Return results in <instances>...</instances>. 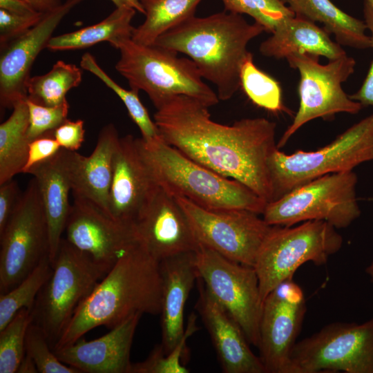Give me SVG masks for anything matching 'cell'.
I'll use <instances>...</instances> for the list:
<instances>
[{
    "mask_svg": "<svg viewBox=\"0 0 373 373\" xmlns=\"http://www.w3.org/2000/svg\"><path fill=\"white\" fill-rule=\"evenodd\" d=\"M111 46L119 50L116 70L124 77L131 89L144 91L158 109L171 98L185 95L208 107L220 99L203 80L195 64L178 52L155 45L137 44L124 38Z\"/></svg>",
    "mask_w": 373,
    "mask_h": 373,
    "instance_id": "5b68a950",
    "label": "cell"
},
{
    "mask_svg": "<svg viewBox=\"0 0 373 373\" xmlns=\"http://www.w3.org/2000/svg\"><path fill=\"white\" fill-rule=\"evenodd\" d=\"M52 265L49 256L18 285L4 294H0V330L22 309L32 310L41 289L50 276Z\"/></svg>",
    "mask_w": 373,
    "mask_h": 373,
    "instance_id": "4dcf8cb0",
    "label": "cell"
},
{
    "mask_svg": "<svg viewBox=\"0 0 373 373\" xmlns=\"http://www.w3.org/2000/svg\"><path fill=\"white\" fill-rule=\"evenodd\" d=\"M141 245L159 262L195 251L199 243L175 198L159 185L133 222Z\"/></svg>",
    "mask_w": 373,
    "mask_h": 373,
    "instance_id": "ac0fdd59",
    "label": "cell"
},
{
    "mask_svg": "<svg viewBox=\"0 0 373 373\" xmlns=\"http://www.w3.org/2000/svg\"><path fill=\"white\" fill-rule=\"evenodd\" d=\"M209 108L188 96L171 98L153 116L161 138L188 157L242 183L271 202L267 161L278 148L276 124L254 117L222 124L211 119Z\"/></svg>",
    "mask_w": 373,
    "mask_h": 373,
    "instance_id": "6da1fadb",
    "label": "cell"
},
{
    "mask_svg": "<svg viewBox=\"0 0 373 373\" xmlns=\"http://www.w3.org/2000/svg\"><path fill=\"white\" fill-rule=\"evenodd\" d=\"M198 329L196 316L191 313L182 337L172 350L166 354L161 344L156 345L144 361L132 363L129 373L189 372V370L182 363L181 360L186 351L188 338Z\"/></svg>",
    "mask_w": 373,
    "mask_h": 373,
    "instance_id": "e575fe53",
    "label": "cell"
},
{
    "mask_svg": "<svg viewBox=\"0 0 373 373\" xmlns=\"http://www.w3.org/2000/svg\"><path fill=\"white\" fill-rule=\"evenodd\" d=\"M28 3L35 11L41 13H46L60 3L59 0H24Z\"/></svg>",
    "mask_w": 373,
    "mask_h": 373,
    "instance_id": "f6af8a7d",
    "label": "cell"
},
{
    "mask_svg": "<svg viewBox=\"0 0 373 373\" xmlns=\"http://www.w3.org/2000/svg\"><path fill=\"white\" fill-rule=\"evenodd\" d=\"M305 312L304 293L293 278L264 299L258 348L266 373H297L291 354Z\"/></svg>",
    "mask_w": 373,
    "mask_h": 373,
    "instance_id": "9a60e30c",
    "label": "cell"
},
{
    "mask_svg": "<svg viewBox=\"0 0 373 373\" xmlns=\"http://www.w3.org/2000/svg\"><path fill=\"white\" fill-rule=\"evenodd\" d=\"M47 256L48 224L38 185L32 178L0 233V294L18 285Z\"/></svg>",
    "mask_w": 373,
    "mask_h": 373,
    "instance_id": "8fae6325",
    "label": "cell"
},
{
    "mask_svg": "<svg viewBox=\"0 0 373 373\" xmlns=\"http://www.w3.org/2000/svg\"><path fill=\"white\" fill-rule=\"evenodd\" d=\"M137 141L157 184L173 197L210 209H241L262 214L267 202L242 183L198 163L161 137Z\"/></svg>",
    "mask_w": 373,
    "mask_h": 373,
    "instance_id": "277c9868",
    "label": "cell"
},
{
    "mask_svg": "<svg viewBox=\"0 0 373 373\" xmlns=\"http://www.w3.org/2000/svg\"><path fill=\"white\" fill-rule=\"evenodd\" d=\"M265 32L242 15L222 11L195 15L160 36L153 45L187 55L203 79L215 85L220 100L231 99L240 87L242 66L249 43Z\"/></svg>",
    "mask_w": 373,
    "mask_h": 373,
    "instance_id": "3957f363",
    "label": "cell"
},
{
    "mask_svg": "<svg viewBox=\"0 0 373 373\" xmlns=\"http://www.w3.org/2000/svg\"><path fill=\"white\" fill-rule=\"evenodd\" d=\"M135 13L136 10L131 8H116L97 23L52 37L46 48L52 51L77 50L102 41H108L111 45L117 40L131 38L135 28L131 21Z\"/></svg>",
    "mask_w": 373,
    "mask_h": 373,
    "instance_id": "4316f807",
    "label": "cell"
},
{
    "mask_svg": "<svg viewBox=\"0 0 373 373\" xmlns=\"http://www.w3.org/2000/svg\"><path fill=\"white\" fill-rule=\"evenodd\" d=\"M108 271L62 238L52 271L32 309L53 349L79 305Z\"/></svg>",
    "mask_w": 373,
    "mask_h": 373,
    "instance_id": "ba28073f",
    "label": "cell"
},
{
    "mask_svg": "<svg viewBox=\"0 0 373 373\" xmlns=\"http://www.w3.org/2000/svg\"><path fill=\"white\" fill-rule=\"evenodd\" d=\"M26 99L16 103L10 116L0 125V184L22 173L27 160L30 140Z\"/></svg>",
    "mask_w": 373,
    "mask_h": 373,
    "instance_id": "83f0119b",
    "label": "cell"
},
{
    "mask_svg": "<svg viewBox=\"0 0 373 373\" xmlns=\"http://www.w3.org/2000/svg\"><path fill=\"white\" fill-rule=\"evenodd\" d=\"M196 308L225 373H266L260 358L249 347L244 332L231 316L210 295L200 277Z\"/></svg>",
    "mask_w": 373,
    "mask_h": 373,
    "instance_id": "7402d4cb",
    "label": "cell"
},
{
    "mask_svg": "<svg viewBox=\"0 0 373 373\" xmlns=\"http://www.w3.org/2000/svg\"><path fill=\"white\" fill-rule=\"evenodd\" d=\"M52 135L61 148L76 151L84 141V121H71L67 119L52 131Z\"/></svg>",
    "mask_w": 373,
    "mask_h": 373,
    "instance_id": "ab89813d",
    "label": "cell"
},
{
    "mask_svg": "<svg viewBox=\"0 0 373 373\" xmlns=\"http://www.w3.org/2000/svg\"><path fill=\"white\" fill-rule=\"evenodd\" d=\"M342 245L341 234L324 220H308L296 227L272 225L254 265L262 300L281 283L292 278L303 264L325 265Z\"/></svg>",
    "mask_w": 373,
    "mask_h": 373,
    "instance_id": "52a82bcc",
    "label": "cell"
},
{
    "mask_svg": "<svg viewBox=\"0 0 373 373\" xmlns=\"http://www.w3.org/2000/svg\"><path fill=\"white\" fill-rule=\"evenodd\" d=\"M363 18L370 33L372 48L373 49V8L364 0ZM350 97L359 102L363 106L373 107V59L368 70L367 74L360 88Z\"/></svg>",
    "mask_w": 373,
    "mask_h": 373,
    "instance_id": "b9f144b4",
    "label": "cell"
},
{
    "mask_svg": "<svg viewBox=\"0 0 373 373\" xmlns=\"http://www.w3.org/2000/svg\"><path fill=\"white\" fill-rule=\"evenodd\" d=\"M162 275V343L166 354L182 337L184 309L191 290L199 277L195 251L166 258L160 262Z\"/></svg>",
    "mask_w": 373,
    "mask_h": 373,
    "instance_id": "603a6c76",
    "label": "cell"
},
{
    "mask_svg": "<svg viewBox=\"0 0 373 373\" xmlns=\"http://www.w3.org/2000/svg\"><path fill=\"white\" fill-rule=\"evenodd\" d=\"M162 286L160 262L136 245L79 305L53 350L77 341L95 327L112 329L137 313L160 314Z\"/></svg>",
    "mask_w": 373,
    "mask_h": 373,
    "instance_id": "7a4b0ae2",
    "label": "cell"
},
{
    "mask_svg": "<svg viewBox=\"0 0 373 373\" xmlns=\"http://www.w3.org/2000/svg\"><path fill=\"white\" fill-rule=\"evenodd\" d=\"M226 11L247 15L272 33L283 21L294 13L280 0H221Z\"/></svg>",
    "mask_w": 373,
    "mask_h": 373,
    "instance_id": "d590c367",
    "label": "cell"
},
{
    "mask_svg": "<svg viewBox=\"0 0 373 373\" xmlns=\"http://www.w3.org/2000/svg\"><path fill=\"white\" fill-rule=\"evenodd\" d=\"M44 13L20 15L0 8V44L5 46L39 22Z\"/></svg>",
    "mask_w": 373,
    "mask_h": 373,
    "instance_id": "f35d334b",
    "label": "cell"
},
{
    "mask_svg": "<svg viewBox=\"0 0 373 373\" xmlns=\"http://www.w3.org/2000/svg\"><path fill=\"white\" fill-rule=\"evenodd\" d=\"M240 80L245 93L256 106L273 113L287 111L279 84L255 65L251 52L242 66Z\"/></svg>",
    "mask_w": 373,
    "mask_h": 373,
    "instance_id": "d6a6232c",
    "label": "cell"
},
{
    "mask_svg": "<svg viewBox=\"0 0 373 373\" xmlns=\"http://www.w3.org/2000/svg\"><path fill=\"white\" fill-rule=\"evenodd\" d=\"M80 66L98 77L119 97L131 119L138 126L143 140L149 141L160 137L154 120L151 119L147 109L139 98L138 92L132 89L126 90L116 83L88 52L82 57Z\"/></svg>",
    "mask_w": 373,
    "mask_h": 373,
    "instance_id": "1f68e13d",
    "label": "cell"
},
{
    "mask_svg": "<svg viewBox=\"0 0 373 373\" xmlns=\"http://www.w3.org/2000/svg\"><path fill=\"white\" fill-rule=\"evenodd\" d=\"M17 373H37L38 370L37 365L32 358L26 353L24 357L21 360L17 371Z\"/></svg>",
    "mask_w": 373,
    "mask_h": 373,
    "instance_id": "bcb514c9",
    "label": "cell"
},
{
    "mask_svg": "<svg viewBox=\"0 0 373 373\" xmlns=\"http://www.w3.org/2000/svg\"><path fill=\"white\" fill-rule=\"evenodd\" d=\"M174 198L186 214L200 245L229 260L254 267L272 225L249 210L210 209L184 198Z\"/></svg>",
    "mask_w": 373,
    "mask_h": 373,
    "instance_id": "5bb4252c",
    "label": "cell"
},
{
    "mask_svg": "<svg viewBox=\"0 0 373 373\" xmlns=\"http://www.w3.org/2000/svg\"><path fill=\"white\" fill-rule=\"evenodd\" d=\"M295 16L319 22L340 45L356 49L372 47L370 35L364 20L350 15L331 0H280Z\"/></svg>",
    "mask_w": 373,
    "mask_h": 373,
    "instance_id": "484cf974",
    "label": "cell"
},
{
    "mask_svg": "<svg viewBox=\"0 0 373 373\" xmlns=\"http://www.w3.org/2000/svg\"><path fill=\"white\" fill-rule=\"evenodd\" d=\"M80 154L65 149L32 166L28 172L36 180L42 201L49 235V258L57 256L70 206L69 193Z\"/></svg>",
    "mask_w": 373,
    "mask_h": 373,
    "instance_id": "ffe728a7",
    "label": "cell"
},
{
    "mask_svg": "<svg viewBox=\"0 0 373 373\" xmlns=\"http://www.w3.org/2000/svg\"><path fill=\"white\" fill-rule=\"evenodd\" d=\"M195 259L208 292L238 323L249 343L258 347L263 300L254 267L229 260L200 244Z\"/></svg>",
    "mask_w": 373,
    "mask_h": 373,
    "instance_id": "7c38bea8",
    "label": "cell"
},
{
    "mask_svg": "<svg viewBox=\"0 0 373 373\" xmlns=\"http://www.w3.org/2000/svg\"><path fill=\"white\" fill-rule=\"evenodd\" d=\"M21 193L13 179L0 184V233L9 221Z\"/></svg>",
    "mask_w": 373,
    "mask_h": 373,
    "instance_id": "7bdbcfd3",
    "label": "cell"
},
{
    "mask_svg": "<svg viewBox=\"0 0 373 373\" xmlns=\"http://www.w3.org/2000/svg\"><path fill=\"white\" fill-rule=\"evenodd\" d=\"M373 8V0H365Z\"/></svg>",
    "mask_w": 373,
    "mask_h": 373,
    "instance_id": "681fc988",
    "label": "cell"
},
{
    "mask_svg": "<svg viewBox=\"0 0 373 373\" xmlns=\"http://www.w3.org/2000/svg\"><path fill=\"white\" fill-rule=\"evenodd\" d=\"M33 321L32 310L22 309L0 330V373H16L26 354V336Z\"/></svg>",
    "mask_w": 373,
    "mask_h": 373,
    "instance_id": "836d02e7",
    "label": "cell"
},
{
    "mask_svg": "<svg viewBox=\"0 0 373 373\" xmlns=\"http://www.w3.org/2000/svg\"><path fill=\"white\" fill-rule=\"evenodd\" d=\"M60 149L61 146L52 133L32 140L29 144L28 157L22 173H28L32 166L52 157Z\"/></svg>",
    "mask_w": 373,
    "mask_h": 373,
    "instance_id": "60d3db41",
    "label": "cell"
},
{
    "mask_svg": "<svg viewBox=\"0 0 373 373\" xmlns=\"http://www.w3.org/2000/svg\"><path fill=\"white\" fill-rule=\"evenodd\" d=\"M372 160L373 114L316 151H297L287 154L277 148L267 161L272 201L314 179L329 173L352 171L358 165Z\"/></svg>",
    "mask_w": 373,
    "mask_h": 373,
    "instance_id": "8992f818",
    "label": "cell"
},
{
    "mask_svg": "<svg viewBox=\"0 0 373 373\" xmlns=\"http://www.w3.org/2000/svg\"><path fill=\"white\" fill-rule=\"evenodd\" d=\"M82 70L75 64L57 61L47 73L30 77L27 98L46 106H57L67 101L66 93L79 85Z\"/></svg>",
    "mask_w": 373,
    "mask_h": 373,
    "instance_id": "f546056e",
    "label": "cell"
},
{
    "mask_svg": "<svg viewBox=\"0 0 373 373\" xmlns=\"http://www.w3.org/2000/svg\"><path fill=\"white\" fill-rule=\"evenodd\" d=\"M157 186L137 137H120L113 156L108 214L117 221L133 224Z\"/></svg>",
    "mask_w": 373,
    "mask_h": 373,
    "instance_id": "d6986e66",
    "label": "cell"
},
{
    "mask_svg": "<svg viewBox=\"0 0 373 373\" xmlns=\"http://www.w3.org/2000/svg\"><path fill=\"white\" fill-rule=\"evenodd\" d=\"M116 8L128 7L135 9L136 11L144 15V10L140 0H110Z\"/></svg>",
    "mask_w": 373,
    "mask_h": 373,
    "instance_id": "7dc6e473",
    "label": "cell"
},
{
    "mask_svg": "<svg viewBox=\"0 0 373 373\" xmlns=\"http://www.w3.org/2000/svg\"><path fill=\"white\" fill-rule=\"evenodd\" d=\"M370 200L373 201V198H370ZM365 273L368 276L370 282L373 283V260L366 267Z\"/></svg>",
    "mask_w": 373,
    "mask_h": 373,
    "instance_id": "c3c4849f",
    "label": "cell"
},
{
    "mask_svg": "<svg viewBox=\"0 0 373 373\" xmlns=\"http://www.w3.org/2000/svg\"><path fill=\"white\" fill-rule=\"evenodd\" d=\"M73 195L66 239L109 271L139 244L133 224L117 221L89 200Z\"/></svg>",
    "mask_w": 373,
    "mask_h": 373,
    "instance_id": "2e32d148",
    "label": "cell"
},
{
    "mask_svg": "<svg viewBox=\"0 0 373 373\" xmlns=\"http://www.w3.org/2000/svg\"><path fill=\"white\" fill-rule=\"evenodd\" d=\"M142 315L131 316L96 339L81 338L53 350L61 362L81 373H129L133 340Z\"/></svg>",
    "mask_w": 373,
    "mask_h": 373,
    "instance_id": "44dd1931",
    "label": "cell"
},
{
    "mask_svg": "<svg viewBox=\"0 0 373 373\" xmlns=\"http://www.w3.org/2000/svg\"><path fill=\"white\" fill-rule=\"evenodd\" d=\"M145 20L135 28L131 39L145 46L153 45L162 34L194 15L202 0H140Z\"/></svg>",
    "mask_w": 373,
    "mask_h": 373,
    "instance_id": "f1b7e54d",
    "label": "cell"
},
{
    "mask_svg": "<svg viewBox=\"0 0 373 373\" xmlns=\"http://www.w3.org/2000/svg\"><path fill=\"white\" fill-rule=\"evenodd\" d=\"M0 8L20 15H31L38 12L24 0H0Z\"/></svg>",
    "mask_w": 373,
    "mask_h": 373,
    "instance_id": "ee69618b",
    "label": "cell"
},
{
    "mask_svg": "<svg viewBox=\"0 0 373 373\" xmlns=\"http://www.w3.org/2000/svg\"><path fill=\"white\" fill-rule=\"evenodd\" d=\"M286 59L300 74V104L293 122L278 142V149L308 122L319 117L331 119L339 113L356 114L363 108L342 88L354 72L356 61L352 57L346 54L326 64L319 63L318 55L302 52L292 53Z\"/></svg>",
    "mask_w": 373,
    "mask_h": 373,
    "instance_id": "30bf717a",
    "label": "cell"
},
{
    "mask_svg": "<svg viewBox=\"0 0 373 373\" xmlns=\"http://www.w3.org/2000/svg\"><path fill=\"white\" fill-rule=\"evenodd\" d=\"M83 0H66L44 13L38 23L21 36L1 47L0 105L13 108L27 98V82L37 57L52 37L62 19Z\"/></svg>",
    "mask_w": 373,
    "mask_h": 373,
    "instance_id": "e0dca14e",
    "label": "cell"
},
{
    "mask_svg": "<svg viewBox=\"0 0 373 373\" xmlns=\"http://www.w3.org/2000/svg\"><path fill=\"white\" fill-rule=\"evenodd\" d=\"M29 113L28 137L30 142L52 131L66 119L69 111L67 101L57 106H46L26 99Z\"/></svg>",
    "mask_w": 373,
    "mask_h": 373,
    "instance_id": "74e56055",
    "label": "cell"
},
{
    "mask_svg": "<svg viewBox=\"0 0 373 373\" xmlns=\"http://www.w3.org/2000/svg\"><path fill=\"white\" fill-rule=\"evenodd\" d=\"M357 181L353 171L321 176L267 203L262 218L270 225L324 220L336 229L347 227L361 215Z\"/></svg>",
    "mask_w": 373,
    "mask_h": 373,
    "instance_id": "9c48e42d",
    "label": "cell"
},
{
    "mask_svg": "<svg viewBox=\"0 0 373 373\" xmlns=\"http://www.w3.org/2000/svg\"><path fill=\"white\" fill-rule=\"evenodd\" d=\"M291 359L297 373H373V317L325 325L296 343Z\"/></svg>",
    "mask_w": 373,
    "mask_h": 373,
    "instance_id": "4fadbf2b",
    "label": "cell"
},
{
    "mask_svg": "<svg viewBox=\"0 0 373 373\" xmlns=\"http://www.w3.org/2000/svg\"><path fill=\"white\" fill-rule=\"evenodd\" d=\"M271 34L259 47L260 52L267 57L282 59L292 53L302 52L332 60L347 54L323 28L299 17L285 19Z\"/></svg>",
    "mask_w": 373,
    "mask_h": 373,
    "instance_id": "cb8c5ba5",
    "label": "cell"
},
{
    "mask_svg": "<svg viewBox=\"0 0 373 373\" xmlns=\"http://www.w3.org/2000/svg\"><path fill=\"white\" fill-rule=\"evenodd\" d=\"M26 353L32 358L39 373H81L59 359L43 329L33 322L26 332Z\"/></svg>",
    "mask_w": 373,
    "mask_h": 373,
    "instance_id": "8d00e7d4",
    "label": "cell"
},
{
    "mask_svg": "<svg viewBox=\"0 0 373 373\" xmlns=\"http://www.w3.org/2000/svg\"><path fill=\"white\" fill-rule=\"evenodd\" d=\"M119 138L114 124L105 125L92 153L79 155L73 180V194L89 200L107 214L113 156Z\"/></svg>",
    "mask_w": 373,
    "mask_h": 373,
    "instance_id": "d4e9b609",
    "label": "cell"
}]
</instances>
